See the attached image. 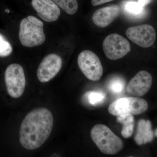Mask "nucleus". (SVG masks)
Masks as SVG:
<instances>
[{
  "mask_svg": "<svg viewBox=\"0 0 157 157\" xmlns=\"http://www.w3.org/2000/svg\"><path fill=\"white\" fill-rule=\"evenodd\" d=\"M53 125V116L49 109L44 107L33 109L26 116L21 125V144L29 150L39 148L48 139Z\"/></svg>",
  "mask_w": 157,
  "mask_h": 157,
  "instance_id": "1",
  "label": "nucleus"
},
{
  "mask_svg": "<svg viewBox=\"0 0 157 157\" xmlns=\"http://www.w3.org/2000/svg\"><path fill=\"white\" fill-rule=\"evenodd\" d=\"M42 21L33 16L23 18L20 24L19 39L21 45L28 48L39 46L45 42Z\"/></svg>",
  "mask_w": 157,
  "mask_h": 157,
  "instance_id": "2",
  "label": "nucleus"
},
{
  "mask_svg": "<svg viewBox=\"0 0 157 157\" xmlns=\"http://www.w3.org/2000/svg\"><path fill=\"white\" fill-rule=\"evenodd\" d=\"M91 137L102 153L116 154L123 148L122 140L105 125L98 124L91 130Z\"/></svg>",
  "mask_w": 157,
  "mask_h": 157,
  "instance_id": "3",
  "label": "nucleus"
},
{
  "mask_svg": "<svg viewBox=\"0 0 157 157\" xmlns=\"http://www.w3.org/2000/svg\"><path fill=\"white\" fill-rule=\"evenodd\" d=\"M148 108L147 102L138 97H125L116 100L109 105L108 111L111 115L124 114L139 115L146 111Z\"/></svg>",
  "mask_w": 157,
  "mask_h": 157,
  "instance_id": "4",
  "label": "nucleus"
},
{
  "mask_svg": "<svg viewBox=\"0 0 157 157\" xmlns=\"http://www.w3.org/2000/svg\"><path fill=\"white\" fill-rule=\"evenodd\" d=\"M5 78L9 95L14 98L21 97L26 84L24 70L22 66L17 63L9 65L5 72Z\"/></svg>",
  "mask_w": 157,
  "mask_h": 157,
  "instance_id": "5",
  "label": "nucleus"
},
{
  "mask_svg": "<svg viewBox=\"0 0 157 157\" xmlns=\"http://www.w3.org/2000/svg\"><path fill=\"white\" fill-rule=\"evenodd\" d=\"M79 69L90 80L98 81L103 74V68L98 56L90 50H84L79 54L77 59Z\"/></svg>",
  "mask_w": 157,
  "mask_h": 157,
  "instance_id": "6",
  "label": "nucleus"
},
{
  "mask_svg": "<svg viewBox=\"0 0 157 157\" xmlns=\"http://www.w3.org/2000/svg\"><path fill=\"white\" fill-rule=\"evenodd\" d=\"M103 50L106 56L113 60L122 58L131 51V45L126 39L117 34H111L104 39Z\"/></svg>",
  "mask_w": 157,
  "mask_h": 157,
  "instance_id": "7",
  "label": "nucleus"
},
{
  "mask_svg": "<svg viewBox=\"0 0 157 157\" xmlns=\"http://www.w3.org/2000/svg\"><path fill=\"white\" fill-rule=\"evenodd\" d=\"M126 35L132 42L143 48L151 46L156 38L155 29L147 24L129 28L126 31Z\"/></svg>",
  "mask_w": 157,
  "mask_h": 157,
  "instance_id": "8",
  "label": "nucleus"
},
{
  "mask_svg": "<svg viewBox=\"0 0 157 157\" xmlns=\"http://www.w3.org/2000/svg\"><path fill=\"white\" fill-rule=\"evenodd\" d=\"M62 63L61 58L56 54H50L45 56L37 70V77L39 81L46 82L52 79L61 69Z\"/></svg>",
  "mask_w": 157,
  "mask_h": 157,
  "instance_id": "9",
  "label": "nucleus"
},
{
  "mask_svg": "<svg viewBox=\"0 0 157 157\" xmlns=\"http://www.w3.org/2000/svg\"><path fill=\"white\" fill-rule=\"evenodd\" d=\"M152 77L148 72L142 70L138 72L129 82L126 87L127 93L134 97H142L151 88Z\"/></svg>",
  "mask_w": 157,
  "mask_h": 157,
  "instance_id": "10",
  "label": "nucleus"
},
{
  "mask_svg": "<svg viewBox=\"0 0 157 157\" xmlns=\"http://www.w3.org/2000/svg\"><path fill=\"white\" fill-rule=\"evenodd\" d=\"M31 4L38 16L46 22L56 21L60 15V10L52 0H32Z\"/></svg>",
  "mask_w": 157,
  "mask_h": 157,
  "instance_id": "11",
  "label": "nucleus"
},
{
  "mask_svg": "<svg viewBox=\"0 0 157 157\" xmlns=\"http://www.w3.org/2000/svg\"><path fill=\"white\" fill-rule=\"evenodd\" d=\"M120 13V9L117 6L101 8L93 14V21L97 26L104 28L110 24L118 17Z\"/></svg>",
  "mask_w": 157,
  "mask_h": 157,
  "instance_id": "12",
  "label": "nucleus"
},
{
  "mask_svg": "<svg viewBox=\"0 0 157 157\" xmlns=\"http://www.w3.org/2000/svg\"><path fill=\"white\" fill-rule=\"evenodd\" d=\"M154 135L150 121L144 119L138 121L135 136V141L138 145H141L151 142L153 140Z\"/></svg>",
  "mask_w": 157,
  "mask_h": 157,
  "instance_id": "13",
  "label": "nucleus"
},
{
  "mask_svg": "<svg viewBox=\"0 0 157 157\" xmlns=\"http://www.w3.org/2000/svg\"><path fill=\"white\" fill-rule=\"evenodd\" d=\"M117 121L122 125L121 134L124 138L132 136L135 126V117L131 114H121L117 116Z\"/></svg>",
  "mask_w": 157,
  "mask_h": 157,
  "instance_id": "14",
  "label": "nucleus"
},
{
  "mask_svg": "<svg viewBox=\"0 0 157 157\" xmlns=\"http://www.w3.org/2000/svg\"><path fill=\"white\" fill-rule=\"evenodd\" d=\"M123 9L124 13L132 18H142L145 14L144 8L135 1L125 2L123 6Z\"/></svg>",
  "mask_w": 157,
  "mask_h": 157,
  "instance_id": "15",
  "label": "nucleus"
},
{
  "mask_svg": "<svg viewBox=\"0 0 157 157\" xmlns=\"http://www.w3.org/2000/svg\"><path fill=\"white\" fill-rule=\"evenodd\" d=\"M56 4L70 15L75 14L78 9L77 0H52Z\"/></svg>",
  "mask_w": 157,
  "mask_h": 157,
  "instance_id": "16",
  "label": "nucleus"
},
{
  "mask_svg": "<svg viewBox=\"0 0 157 157\" xmlns=\"http://www.w3.org/2000/svg\"><path fill=\"white\" fill-rule=\"evenodd\" d=\"M85 98L91 105L96 106L104 102L105 95L103 93L99 92L90 91L85 94Z\"/></svg>",
  "mask_w": 157,
  "mask_h": 157,
  "instance_id": "17",
  "label": "nucleus"
},
{
  "mask_svg": "<svg viewBox=\"0 0 157 157\" xmlns=\"http://www.w3.org/2000/svg\"><path fill=\"white\" fill-rule=\"evenodd\" d=\"M13 48L10 42L0 33V57L9 56L12 53Z\"/></svg>",
  "mask_w": 157,
  "mask_h": 157,
  "instance_id": "18",
  "label": "nucleus"
},
{
  "mask_svg": "<svg viewBox=\"0 0 157 157\" xmlns=\"http://www.w3.org/2000/svg\"><path fill=\"white\" fill-rule=\"evenodd\" d=\"M124 85V84L122 80L120 78H115L110 82L109 85V88L112 92L118 94L122 91Z\"/></svg>",
  "mask_w": 157,
  "mask_h": 157,
  "instance_id": "19",
  "label": "nucleus"
},
{
  "mask_svg": "<svg viewBox=\"0 0 157 157\" xmlns=\"http://www.w3.org/2000/svg\"><path fill=\"white\" fill-rule=\"evenodd\" d=\"M113 1V0H91V4L93 6H96L112 2Z\"/></svg>",
  "mask_w": 157,
  "mask_h": 157,
  "instance_id": "20",
  "label": "nucleus"
},
{
  "mask_svg": "<svg viewBox=\"0 0 157 157\" xmlns=\"http://www.w3.org/2000/svg\"><path fill=\"white\" fill-rule=\"evenodd\" d=\"M150 1V0H138L137 3L140 6H142L143 8H144V7L149 3Z\"/></svg>",
  "mask_w": 157,
  "mask_h": 157,
  "instance_id": "21",
  "label": "nucleus"
},
{
  "mask_svg": "<svg viewBox=\"0 0 157 157\" xmlns=\"http://www.w3.org/2000/svg\"><path fill=\"white\" fill-rule=\"evenodd\" d=\"M5 11L6 12H8V13H9V12H10V11H9L8 9H6V10H5Z\"/></svg>",
  "mask_w": 157,
  "mask_h": 157,
  "instance_id": "22",
  "label": "nucleus"
},
{
  "mask_svg": "<svg viewBox=\"0 0 157 157\" xmlns=\"http://www.w3.org/2000/svg\"><path fill=\"white\" fill-rule=\"evenodd\" d=\"M155 135L157 137V128L156 129L155 132Z\"/></svg>",
  "mask_w": 157,
  "mask_h": 157,
  "instance_id": "23",
  "label": "nucleus"
},
{
  "mask_svg": "<svg viewBox=\"0 0 157 157\" xmlns=\"http://www.w3.org/2000/svg\"></svg>",
  "mask_w": 157,
  "mask_h": 157,
  "instance_id": "24",
  "label": "nucleus"
}]
</instances>
